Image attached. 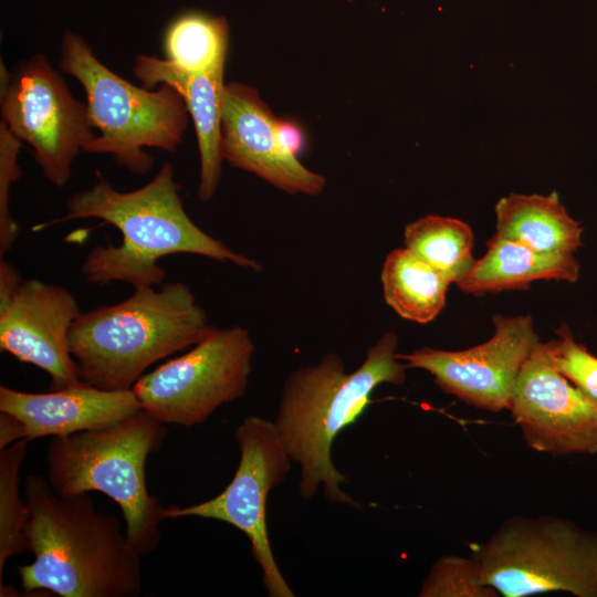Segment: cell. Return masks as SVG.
<instances>
[{
	"label": "cell",
	"mask_w": 597,
	"mask_h": 597,
	"mask_svg": "<svg viewBox=\"0 0 597 597\" xmlns=\"http://www.w3.org/2000/svg\"><path fill=\"white\" fill-rule=\"evenodd\" d=\"M555 339L537 342L516 379L509 410L534 451L553 457L597 453V400L556 368Z\"/></svg>",
	"instance_id": "cell-13"
},
{
	"label": "cell",
	"mask_w": 597,
	"mask_h": 597,
	"mask_svg": "<svg viewBox=\"0 0 597 597\" xmlns=\"http://www.w3.org/2000/svg\"><path fill=\"white\" fill-rule=\"evenodd\" d=\"M276 137L282 149L296 157L304 144V137L301 129L291 122H276Z\"/></svg>",
	"instance_id": "cell-26"
},
{
	"label": "cell",
	"mask_w": 597,
	"mask_h": 597,
	"mask_svg": "<svg viewBox=\"0 0 597 597\" xmlns=\"http://www.w3.org/2000/svg\"><path fill=\"white\" fill-rule=\"evenodd\" d=\"M404 243L454 284L475 262L470 226L452 217L427 214L406 224Z\"/></svg>",
	"instance_id": "cell-20"
},
{
	"label": "cell",
	"mask_w": 597,
	"mask_h": 597,
	"mask_svg": "<svg viewBox=\"0 0 597 597\" xmlns=\"http://www.w3.org/2000/svg\"><path fill=\"white\" fill-rule=\"evenodd\" d=\"M398 344V335L386 332L350 374L338 354L327 353L285 379L273 423L290 459L301 467L303 499H312L322 488L333 503L360 506L341 488L348 479L335 467L332 447L367 409L377 386L405 383L408 367L397 358Z\"/></svg>",
	"instance_id": "cell-3"
},
{
	"label": "cell",
	"mask_w": 597,
	"mask_h": 597,
	"mask_svg": "<svg viewBox=\"0 0 597 597\" xmlns=\"http://www.w3.org/2000/svg\"><path fill=\"white\" fill-rule=\"evenodd\" d=\"M133 72L143 87L151 90L157 84H168L185 100L199 148L198 197L209 201L219 186L223 160L221 127L224 63L203 73H189L167 59L139 54L135 57Z\"/></svg>",
	"instance_id": "cell-16"
},
{
	"label": "cell",
	"mask_w": 597,
	"mask_h": 597,
	"mask_svg": "<svg viewBox=\"0 0 597 597\" xmlns=\"http://www.w3.org/2000/svg\"><path fill=\"white\" fill-rule=\"evenodd\" d=\"M420 597H498L481 580L475 561L469 556L443 555L431 565L421 584Z\"/></svg>",
	"instance_id": "cell-23"
},
{
	"label": "cell",
	"mask_w": 597,
	"mask_h": 597,
	"mask_svg": "<svg viewBox=\"0 0 597 597\" xmlns=\"http://www.w3.org/2000/svg\"><path fill=\"white\" fill-rule=\"evenodd\" d=\"M228 21L201 11H186L167 25L163 46L167 60L189 73H203L226 62Z\"/></svg>",
	"instance_id": "cell-21"
},
{
	"label": "cell",
	"mask_w": 597,
	"mask_h": 597,
	"mask_svg": "<svg viewBox=\"0 0 597 597\" xmlns=\"http://www.w3.org/2000/svg\"><path fill=\"white\" fill-rule=\"evenodd\" d=\"M277 118L247 84H226L222 103V158L287 193L315 196L325 178L285 153L276 137Z\"/></svg>",
	"instance_id": "cell-14"
},
{
	"label": "cell",
	"mask_w": 597,
	"mask_h": 597,
	"mask_svg": "<svg viewBox=\"0 0 597 597\" xmlns=\"http://www.w3.org/2000/svg\"><path fill=\"white\" fill-rule=\"evenodd\" d=\"M557 332L554 355L557 370L587 397L597 400V357L578 344L566 326Z\"/></svg>",
	"instance_id": "cell-25"
},
{
	"label": "cell",
	"mask_w": 597,
	"mask_h": 597,
	"mask_svg": "<svg viewBox=\"0 0 597 597\" xmlns=\"http://www.w3.org/2000/svg\"><path fill=\"white\" fill-rule=\"evenodd\" d=\"M495 233L535 251L574 254L583 245L582 224L572 218L554 191L548 196L510 193L494 208Z\"/></svg>",
	"instance_id": "cell-18"
},
{
	"label": "cell",
	"mask_w": 597,
	"mask_h": 597,
	"mask_svg": "<svg viewBox=\"0 0 597 597\" xmlns=\"http://www.w3.org/2000/svg\"><path fill=\"white\" fill-rule=\"evenodd\" d=\"M213 326L179 281L134 289L124 301L82 312L69 346L82 383L129 390L153 364L192 347Z\"/></svg>",
	"instance_id": "cell-4"
},
{
	"label": "cell",
	"mask_w": 597,
	"mask_h": 597,
	"mask_svg": "<svg viewBox=\"0 0 597 597\" xmlns=\"http://www.w3.org/2000/svg\"><path fill=\"white\" fill-rule=\"evenodd\" d=\"M31 564L18 568L24 593L61 597H136L142 555L115 516L100 512L88 492L62 496L46 478L24 481Z\"/></svg>",
	"instance_id": "cell-2"
},
{
	"label": "cell",
	"mask_w": 597,
	"mask_h": 597,
	"mask_svg": "<svg viewBox=\"0 0 597 597\" xmlns=\"http://www.w3.org/2000/svg\"><path fill=\"white\" fill-rule=\"evenodd\" d=\"M579 263L574 254L535 251L494 233L486 252L455 284L467 294L483 295L527 289L533 282H576Z\"/></svg>",
	"instance_id": "cell-17"
},
{
	"label": "cell",
	"mask_w": 597,
	"mask_h": 597,
	"mask_svg": "<svg viewBox=\"0 0 597 597\" xmlns=\"http://www.w3.org/2000/svg\"><path fill=\"white\" fill-rule=\"evenodd\" d=\"M30 440L0 450V585L7 561L29 549L30 511L20 495V471Z\"/></svg>",
	"instance_id": "cell-22"
},
{
	"label": "cell",
	"mask_w": 597,
	"mask_h": 597,
	"mask_svg": "<svg viewBox=\"0 0 597 597\" xmlns=\"http://www.w3.org/2000/svg\"><path fill=\"white\" fill-rule=\"evenodd\" d=\"M240 461L233 479L217 496L197 504L165 509V519L197 516L228 523L250 541L251 554L262 570L271 597H293L271 547L266 527V500L291 470L290 459L275 426L259 416L247 417L234 434Z\"/></svg>",
	"instance_id": "cell-10"
},
{
	"label": "cell",
	"mask_w": 597,
	"mask_h": 597,
	"mask_svg": "<svg viewBox=\"0 0 597 597\" xmlns=\"http://www.w3.org/2000/svg\"><path fill=\"white\" fill-rule=\"evenodd\" d=\"M1 122L29 144L43 176L65 186L72 164L97 136L87 104L75 98L48 59L35 54L10 73L0 62Z\"/></svg>",
	"instance_id": "cell-9"
},
{
	"label": "cell",
	"mask_w": 597,
	"mask_h": 597,
	"mask_svg": "<svg viewBox=\"0 0 597 597\" xmlns=\"http://www.w3.org/2000/svg\"><path fill=\"white\" fill-rule=\"evenodd\" d=\"M483 584L503 597H597V534L551 515H514L470 546Z\"/></svg>",
	"instance_id": "cell-7"
},
{
	"label": "cell",
	"mask_w": 597,
	"mask_h": 597,
	"mask_svg": "<svg viewBox=\"0 0 597 597\" xmlns=\"http://www.w3.org/2000/svg\"><path fill=\"white\" fill-rule=\"evenodd\" d=\"M380 281L386 304L401 318L427 324L443 310L451 282L410 249L390 251Z\"/></svg>",
	"instance_id": "cell-19"
},
{
	"label": "cell",
	"mask_w": 597,
	"mask_h": 597,
	"mask_svg": "<svg viewBox=\"0 0 597 597\" xmlns=\"http://www.w3.org/2000/svg\"><path fill=\"white\" fill-rule=\"evenodd\" d=\"M20 148L21 140L0 122V256L19 237V224L10 211V189L22 175L18 165Z\"/></svg>",
	"instance_id": "cell-24"
},
{
	"label": "cell",
	"mask_w": 597,
	"mask_h": 597,
	"mask_svg": "<svg viewBox=\"0 0 597 597\" xmlns=\"http://www.w3.org/2000/svg\"><path fill=\"white\" fill-rule=\"evenodd\" d=\"M254 350L248 328L213 326L190 350L142 376L133 390L159 421L201 425L220 406L244 396Z\"/></svg>",
	"instance_id": "cell-8"
},
{
	"label": "cell",
	"mask_w": 597,
	"mask_h": 597,
	"mask_svg": "<svg viewBox=\"0 0 597 597\" xmlns=\"http://www.w3.org/2000/svg\"><path fill=\"white\" fill-rule=\"evenodd\" d=\"M27 439L24 423L13 415L0 413V450Z\"/></svg>",
	"instance_id": "cell-27"
},
{
	"label": "cell",
	"mask_w": 597,
	"mask_h": 597,
	"mask_svg": "<svg viewBox=\"0 0 597 597\" xmlns=\"http://www.w3.org/2000/svg\"><path fill=\"white\" fill-rule=\"evenodd\" d=\"M91 218L114 226L122 234L118 245H97L84 258L81 272L92 284L119 281L134 289L161 285L167 274L159 259L181 253L262 271L261 263L231 250L191 220L169 163L149 182L126 192L114 189L97 174L91 188L69 198L63 217L35 229Z\"/></svg>",
	"instance_id": "cell-1"
},
{
	"label": "cell",
	"mask_w": 597,
	"mask_h": 597,
	"mask_svg": "<svg viewBox=\"0 0 597 597\" xmlns=\"http://www.w3.org/2000/svg\"><path fill=\"white\" fill-rule=\"evenodd\" d=\"M166 423L144 409L104 428L53 437L45 452L46 480L60 495L97 491L125 520L126 536L142 556L161 538L165 507L146 483V462L166 437Z\"/></svg>",
	"instance_id": "cell-5"
},
{
	"label": "cell",
	"mask_w": 597,
	"mask_h": 597,
	"mask_svg": "<svg viewBox=\"0 0 597 597\" xmlns=\"http://www.w3.org/2000/svg\"><path fill=\"white\" fill-rule=\"evenodd\" d=\"M81 313L66 287L23 279L1 256L0 348L45 371L51 390L82 384L69 346L70 329Z\"/></svg>",
	"instance_id": "cell-11"
},
{
	"label": "cell",
	"mask_w": 597,
	"mask_h": 597,
	"mask_svg": "<svg viewBox=\"0 0 597 597\" xmlns=\"http://www.w3.org/2000/svg\"><path fill=\"white\" fill-rule=\"evenodd\" d=\"M60 67L81 83L93 126L100 130L86 153L109 154L117 165L144 175L154 163L144 147L172 153L181 143L189 112L175 87L161 84L150 91L132 84L71 31L63 35Z\"/></svg>",
	"instance_id": "cell-6"
},
{
	"label": "cell",
	"mask_w": 597,
	"mask_h": 597,
	"mask_svg": "<svg viewBox=\"0 0 597 597\" xmlns=\"http://www.w3.org/2000/svg\"><path fill=\"white\" fill-rule=\"evenodd\" d=\"M494 333L464 350L422 347L397 358L430 373L446 394L490 412L509 409L519 374L540 341L531 315H493Z\"/></svg>",
	"instance_id": "cell-12"
},
{
	"label": "cell",
	"mask_w": 597,
	"mask_h": 597,
	"mask_svg": "<svg viewBox=\"0 0 597 597\" xmlns=\"http://www.w3.org/2000/svg\"><path fill=\"white\" fill-rule=\"evenodd\" d=\"M142 409L133 389L104 390L82 383L36 394L0 386V412L19 418L30 441L104 428Z\"/></svg>",
	"instance_id": "cell-15"
}]
</instances>
